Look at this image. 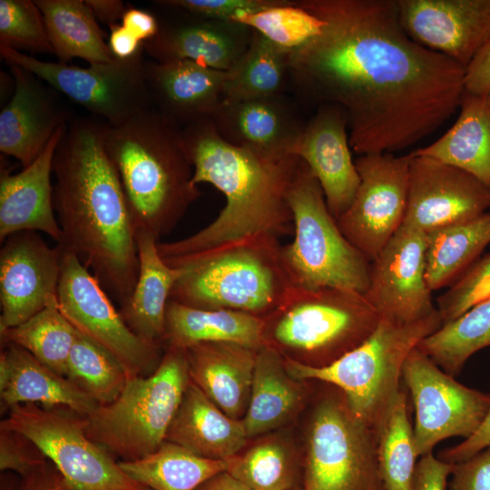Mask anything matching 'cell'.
Here are the masks:
<instances>
[{"label":"cell","mask_w":490,"mask_h":490,"mask_svg":"<svg viewBox=\"0 0 490 490\" xmlns=\"http://www.w3.org/2000/svg\"><path fill=\"white\" fill-rule=\"evenodd\" d=\"M295 3L323 24L289 50V83L301 100L345 112L358 154L411 146L460 107L466 67L412 40L397 0Z\"/></svg>","instance_id":"obj_1"},{"label":"cell","mask_w":490,"mask_h":490,"mask_svg":"<svg viewBox=\"0 0 490 490\" xmlns=\"http://www.w3.org/2000/svg\"><path fill=\"white\" fill-rule=\"evenodd\" d=\"M103 124L72 119L56 147L53 201L62 230L56 245L76 256L122 308L134 289L139 256L134 222L104 147Z\"/></svg>","instance_id":"obj_2"},{"label":"cell","mask_w":490,"mask_h":490,"mask_svg":"<svg viewBox=\"0 0 490 490\" xmlns=\"http://www.w3.org/2000/svg\"><path fill=\"white\" fill-rule=\"evenodd\" d=\"M181 136L193 183L213 185L224 194L226 204L211 223L192 235L158 241V251L169 266L182 268L221 250L293 234L288 193L299 156H270L233 145L219 135L209 118L184 126Z\"/></svg>","instance_id":"obj_3"},{"label":"cell","mask_w":490,"mask_h":490,"mask_svg":"<svg viewBox=\"0 0 490 490\" xmlns=\"http://www.w3.org/2000/svg\"><path fill=\"white\" fill-rule=\"evenodd\" d=\"M103 143L136 230L160 240L201 196L181 128L153 106L119 124H103Z\"/></svg>","instance_id":"obj_4"},{"label":"cell","mask_w":490,"mask_h":490,"mask_svg":"<svg viewBox=\"0 0 490 490\" xmlns=\"http://www.w3.org/2000/svg\"><path fill=\"white\" fill-rule=\"evenodd\" d=\"M380 318L363 293L293 287L282 303L263 318L264 346L286 359L323 368L362 344Z\"/></svg>","instance_id":"obj_5"},{"label":"cell","mask_w":490,"mask_h":490,"mask_svg":"<svg viewBox=\"0 0 490 490\" xmlns=\"http://www.w3.org/2000/svg\"><path fill=\"white\" fill-rule=\"evenodd\" d=\"M442 326L438 311L412 323L380 318L373 333L332 364L311 368L284 358L289 373L299 380L334 386L352 412L377 433L400 392L405 361L426 337Z\"/></svg>","instance_id":"obj_6"},{"label":"cell","mask_w":490,"mask_h":490,"mask_svg":"<svg viewBox=\"0 0 490 490\" xmlns=\"http://www.w3.org/2000/svg\"><path fill=\"white\" fill-rule=\"evenodd\" d=\"M190 381L186 349L168 347L153 372L129 377L113 402L85 416V432L115 459L133 461L156 451Z\"/></svg>","instance_id":"obj_7"},{"label":"cell","mask_w":490,"mask_h":490,"mask_svg":"<svg viewBox=\"0 0 490 490\" xmlns=\"http://www.w3.org/2000/svg\"><path fill=\"white\" fill-rule=\"evenodd\" d=\"M279 240L230 247L183 266L170 300L196 309H229L264 318L293 288Z\"/></svg>","instance_id":"obj_8"},{"label":"cell","mask_w":490,"mask_h":490,"mask_svg":"<svg viewBox=\"0 0 490 490\" xmlns=\"http://www.w3.org/2000/svg\"><path fill=\"white\" fill-rule=\"evenodd\" d=\"M294 238L279 247V256L295 288H338L365 294L369 260L341 232L323 191L300 159L288 193Z\"/></svg>","instance_id":"obj_9"},{"label":"cell","mask_w":490,"mask_h":490,"mask_svg":"<svg viewBox=\"0 0 490 490\" xmlns=\"http://www.w3.org/2000/svg\"><path fill=\"white\" fill-rule=\"evenodd\" d=\"M321 384L305 430L300 490H386L375 431L339 389Z\"/></svg>","instance_id":"obj_10"},{"label":"cell","mask_w":490,"mask_h":490,"mask_svg":"<svg viewBox=\"0 0 490 490\" xmlns=\"http://www.w3.org/2000/svg\"><path fill=\"white\" fill-rule=\"evenodd\" d=\"M8 411L0 427L18 431L34 442L71 490H149L88 437L85 416L67 407L37 404H20Z\"/></svg>","instance_id":"obj_11"},{"label":"cell","mask_w":490,"mask_h":490,"mask_svg":"<svg viewBox=\"0 0 490 490\" xmlns=\"http://www.w3.org/2000/svg\"><path fill=\"white\" fill-rule=\"evenodd\" d=\"M144 48L135 56L88 67L39 60L20 51L0 46L9 65L20 66L98 115L119 124L152 107L145 79Z\"/></svg>","instance_id":"obj_12"},{"label":"cell","mask_w":490,"mask_h":490,"mask_svg":"<svg viewBox=\"0 0 490 490\" xmlns=\"http://www.w3.org/2000/svg\"><path fill=\"white\" fill-rule=\"evenodd\" d=\"M57 303L75 329L116 358L129 377L150 375L158 367L163 347L133 333L99 280L67 252L63 255Z\"/></svg>","instance_id":"obj_13"},{"label":"cell","mask_w":490,"mask_h":490,"mask_svg":"<svg viewBox=\"0 0 490 490\" xmlns=\"http://www.w3.org/2000/svg\"><path fill=\"white\" fill-rule=\"evenodd\" d=\"M402 380L415 408L417 457L433 453L446 438L471 436L490 408V394L459 383L417 348L405 361Z\"/></svg>","instance_id":"obj_14"},{"label":"cell","mask_w":490,"mask_h":490,"mask_svg":"<svg viewBox=\"0 0 490 490\" xmlns=\"http://www.w3.org/2000/svg\"><path fill=\"white\" fill-rule=\"evenodd\" d=\"M411 153L359 155L355 164L359 185L336 220L344 236L371 261L404 221L408 198Z\"/></svg>","instance_id":"obj_15"},{"label":"cell","mask_w":490,"mask_h":490,"mask_svg":"<svg viewBox=\"0 0 490 490\" xmlns=\"http://www.w3.org/2000/svg\"><path fill=\"white\" fill-rule=\"evenodd\" d=\"M426 233L401 225L370 261L364 294L380 318L412 323L437 312L426 279Z\"/></svg>","instance_id":"obj_16"},{"label":"cell","mask_w":490,"mask_h":490,"mask_svg":"<svg viewBox=\"0 0 490 490\" xmlns=\"http://www.w3.org/2000/svg\"><path fill=\"white\" fill-rule=\"evenodd\" d=\"M0 250V332L29 319L57 300L64 252L37 231L9 236Z\"/></svg>","instance_id":"obj_17"},{"label":"cell","mask_w":490,"mask_h":490,"mask_svg":"<svg viewBox=\"0 0 490 490\" xmlns=\"http://www.w3.org/2000/svg\"><path fill=\"white\" fill-rule=\"evenodd\" d=\"M412 155L403 225L426 234L486 212L490 189L471 174L435 159Z\"/></svg>","instance_id":"obj_18"},{"label":"cell","mask_w":490,"mask_h":490,"mask_svg":"<svg viewBox=\"0 0 490 490\" xmlns=\"http://www.w3.org/2000/svg\"><path fill=\"white\" fill-rule=\"evenodd\" d=\"M406 34L466 67L490 39V0H397Z\"/></svg>","instance_id":"obj_19"},{"label":"cell","mask_w":490,"mask_h":490,"mask_svg":"<svg viewBox=\"0 0 490 490\" xmlns=\"http://www.w3.org/2000/svg\"><path fill=\"white\" fill-rule=\"evenodd\" d=\"M9 66L15 90L0 113V151L24 168L72 119L53 87L20 66Z\"/></svg>","instance_id":"obj_20"},{"label":"cell","mask_w":490,"mask_h":490,"mask_svg":"<svg viewBox=\"0 0 490 490\" xmlns=\"http://www.w3.org/2000/svg\"><path fill=\"white\" fill-rule=\"evenodd\" d=\"M347 128L348 118L340 107L319 105L306 122L295 150L318 180L336 220L351 204L360 181Z\"/></svg>","instance_id":"obj_21"},{"label":"cell","mask_w":490,"mask_h":490,"mask_svg":"<svg viewBox=\"0 0 490 490\" xmlns=\"http://www.w3.org/2000/svg\"><path fill=\"white\" fill-rule=\"evenodd\" d=\"M209 119L226 142L270 156L295 155L307 122L285 94L222 99Z\"/></svg>","instance_id":"obj_22"},{"label":"cell","mask_w":490,"mask_h":490,"mask_svg":"<svg viewBox=\"0 0 490 490\" xmlns=\"http://www.w3.org/2000/svg\"><path fill=\"white\" fill-rule=\"evenodd\" d=\"M188 15L160 24L158 34L143 43L144 52L158 63L190 60L228 72L247 50L252 29L235 21Z\"/></svg>","instance_id":"obj_23"},{"label":"cell","mask_w":490,"mask_h":490,"mask_svg":"<svg viewBox=\"0 0 490 490\" xmlns=\"http://www.w3.org/2000/svg\"><path fill=\"white\" fill-rule=\"evenodd\" d=\"M66 125L53 135L41 154L21 172L11 174L1 169L0 241L17 232H43L56 244L62 230L54 215L53 201V161Z\"/></svg>","instance_id":"obj_24"},{"label":"cell","mask_w":490,"mask_h":490,"mask_svg":"<svg viewBox=\"0 0 490 490\" xmlns=\"http://www.w3.org/2000/svg\"><path fill=\"white\" fill-rule=\"evenodd\" d=\"M152 106L177 125L210 118L223 99L227 72L193 61H145Z\"/></svg>","instance_id":"obj_25"},{"label":"cell","mask_w":490,"mask_h":490,"mask_svg":"<svg viewBox=\"0 0 490 490\" xmlns=\"http://www.w3.org/2000/svg\"><path fill=\"white\" fill-rule=\"evenodd\" d=\"M0 397L4 409L20 404L63 407L87 416L99 404L67 377L41 363L24 348L2 344Z\"/></svg>","instance_id":"obj_26"},{"label":"cell","mask_w":490,"mask_h":490,"mask_svg":"<svg viewBox=\"0 0 490 490\" xmlns=\"http://www.w3.org/2000/svg\"><path fill=\"white\" fill-rule=\"evenodd\" d=\"M186 352L191 380L225 414L242 420L258 350L231 342H205Z\"/></svg>","instance_id":"obj_27"},{"label":"cell","mask_w":490,"mask_h":490,"mask_svg":"<svg viewBox=\"0 0 490 490\" xmlns=\"http://www.w3.org/2000/svg\"><path fill=\"white\" fill-rule=\"evenodd\" d=\"M309 381L286 368L284 358L263 346L257 352L250 402L242 418L249 439L271 433L293 420L309 397Z\"/></svg>","instance_id":"obj_28"},{"label":"cell","mask_w":490,"mask_h":490,"mask_svg":"<svg viewBox=\"0 0 490 490\" xmlns=\"http://www.w3.org/2000/svg\"><path fill=\"white\" fill-rule=\"evenodd\" d=\"M165 440L201 457L227 461L250 439L242 420L225 414L190 378Z\"/></svg>","instance_id":"obj_29"},{"label":"cell","mask_w":490,"mask_h":490,"mask_svg":"<svg viewBox=\"0 0 490 490\" xmlns=\"http://www.w3.org/2000/svg\"><path fill=\"white\" fill-rule=\"evenodd\" d=\"M159 240L145 230H136L137 281L131 299L119 311L133 333L164 348L166 308L183 270L169 266L162 260L157 248Z\"/></svg>","instance_id":"obj_30"},{"label":"cell","mask_w":490,"mask_h":490,"mask_svg":"<svg viewBox=\"0 0 490 490\" xmlns=\"http://www.w3.org/2000/svg\"><path fill=\"white\" fill-rule=\"evenodd\" d=\"M459 109L444 135L412 153L465 171L490 189V94L465 90Z\"/></svg>","instance_id":"obj_31"},{"label":"cell","mask_w":490,"mask_h":490,"mask_svg":"<svg viewBox=\"0 0 490 490\" xmlns=\"http://www.w3.org/2000/svg\"><path fill=\"white\" fill-rule=\"evenodd\" d=\"M264 319L229 310L196 309L169 300L164 348L187 349L205 342H231L259 350L264 346Z\"/></svg>","instance_id":"obj_32"},{"label":"cell","mask_w":490,"mask_h":490,"mask_svg":"<svg viewBox=\"0 0 490 490\" xmlns=\"http://www.w3.org/2000/svg\"><path fill=\"white\" fill-rule=\"evenodd\" d=\"M59 63L81 58L90 64L114 60L104 32L83 0H34Z\"/></svg>","instance_id":"obj_33"},{"label":"cell","mask_w":490,"mask_h":490,"mask_svg":"<svg viewBox=\"0 0 490 490\" xmlns=\"http://www.w3.org/2000/svg\"><path fill=\"white\" fill-rule=\"evenodd\" d=\"M302 471V452L287 436L272 432L228 459L226 468L250 490L300 488Z\"/></svg>","instance_id":"obj_34"},{"label":"cell","mask_w":490,"mask_h":490,"mask_svg":"<svg viewBox=\"0 0 490 490\" xmlns=\"http://www.w3.org/2000/svg\"><path fill=\"white\" fill-rule=\"evenodd\" d=\"M426 279L431 291L455 283L490 243V212L426 234Z\"/></svg>","instance_id":"obj_35"},{"label":"cell","mask_w":490,"mask_h":490,"mask_svg":"<svg viewBox=\"0 0 490 490\" xmlns=\"http://www.w3.org/2000/svg\"><path fill=\"white\" fill-rule=\"evenodd\" d=\"M119 465L149 490H196L227 468V461L201 457L166 440L153 453L138 460L119 461Z\"/></svg>","instance_id":"obj_36"},{"label":"cell","mask_w":490,"mask_h":490,"mask_svg":"<svg viewBox=\"0 0 490 490\" xmlns=\"http://www.w3.org/2000/svg\"><path fill=\"white\" fill-rule=\"evenodd\" d=\"M289 52L252 30L247 50L227 72L223 99L245 100L285 94L289 84Z\"/></svg>","instance_id":"obj_37"},{"label":"cell","mask_w":490,"mask_h":490,"mask_svg":"<svg viewBox=\"0 0 490 490\" xmlns=\"http://www.w3.org/2000/svg\"><path fill=\"white\" fill-rule=\"evenodd\" d=\"M487 347H490V298L442 325L416 348L455 377L471 356Z\"/></svg>","instance_id":"obj_38"},{"label":"cell","mask_w":490,"mask_h":490,"mask_svg":"<svg viewBox=\"0 0 490 490\" xmlns=\"http://www.w3.org/2000/svg\"><path fill=\"white\" fill-rule=\"evenodd\" d=\"M78 331L60 311L57 300L22 324L0 332L1 344L12 343L65 377L67 360Z\"/></svg>","instance_id":"obj_39"},{"label":"cell","mask_w":490,"mask_h":490,"mask_svg":"<svg viewBox=\"0 0 490 490\" xmlns=\"http://www.w3.org/2000/svg\"><path fill=\"white\" fill-rule=\"evenodd\" d=\"M376 435L378 465L386 490H411L417 456L404 390L397 394Z\"/></svg>","instance_id":"obj_40"},{"label":"cell","mask_w":490,"mask_h":490,"mask_svg":"<svg viewBox=\"0 0 490 490\" xmlns=\"http://www.w3.org/2000/svg\"><path fill=\"white\" fill-rule=\"evenodd\" d=\"M65 377L99 405L116 399L129 378L116 358L79 331L67 360Z\"/></svg>","instance_id":"obj_41"},{"label":"cell","mask_w":490,"mask_h":490,"mask_svg":"<svg viewBox=\"0 0 490 490\" xmlns=\"http://www.w3.org/2000/svg\"><path fill=\"white\" fill-rule=\"evenodd\" d=\"M235 22L287 50H293L318 34L323 24L320 18L296 5L295 0L245 15Z\"/></svg>","instance_id":"obj_42"},{"label":"cell","mask_w":490,"mask_h":490,"mask_svg":"<svg viewBox=\"0 0 490 490\" xmlns=\"http://www.w3.org/2000/svg\"><path fill=\"white\" fill-rule=\"evenodd\" d=\"M0 46L54 54L43 15L30 0H0Z\"/></svg>","instance_id":"obj_43"},{"label":"cell","mask_w":490,"mask_h":490,"mask_svg":"<svg viewBox=\"0 0 490 490\" xmlns=\"http://www.w3.org/2000/svg\"><path fill=\"white\" fill-rule=\"evenodd\" d=\"M490 298V253L478 259L450 288L436 299L442 325Z\"/></svg>","instance_id":"obj_44"},{"label":"cell","mask_w":490,"mask_h":490,"mask_svg":"<svg viewBox=\"0 0 490 490\" xmlns=\"http://www.w3.org/2000/svg\"><path fill=\"white\" fill-rule=\"evenodd\" d=\"M286 0H162L156 4L196 16L236 21L241 16L284 4Z\"/></svg>","instance_id":"obj_45"},{"label":"cell","mask_w":490,"mask_h":490,"mask_svg":"<svg viewBox=\"0 0 490 490\" xmlns=\"http://www.w3.org/2000/svg\"><path fill=\"white\" fill-rule=\"evenodd\" d=\"M48 461L43 451L24 434L0 427V469L25 475Z\"/></svg>","instance_id":"obj_46"},{"label":"cell","mask_w":490,"mask_h":490,"mask_svg":"<svg viewBox=\"0 0 490 490\" xmlns=\"http://www.w3.org/2000/svg\"><path fill=\"white\" fill-rule=\"evenodd\" d=\"M449 490H490V446L455 464Z\"/></svg>","instance_id":"obj_47"},{"label":"cell","mask_w":490,"mask_h":490,"mask_svg":"<svg viewBox=\"0 0 490 490\" xmlns=\"http://www.w3.org/2000/svg\"><path fill=\"white\" fill-rule=\"evenodd\" d=\"M454 466L433 453L421 456L416 462L411 490H446Z\"/></svg>","instance_id":"obj_48"},{"label":"cell","mask_w":490,"mask_h":490,"mask_svg":"<svg viewBox=\"0 0 490 490\" xmlns=\"http://www.w3.org/2000/svg\"><path fill=\"white\" fill-rule=\"evenodd\" d=\"M18 481L2 484V490H71L51 461H47Z\"/></svg>","instance_id":"obj_49"},{"label":"cell","mask_w":490,"mask_h":490,"mask_svg":"<svg viewBox=\"0 0 490 490\" xmlns=\"http://www.w3.org/2000/svg\"><path fill=\"white\" fill-rule=\"evenodd\" d=\"M490 446V408L477 430L463 442L440 451L437 457L446 463L463 462Z\"/></svg>","instance_id":"obj_50"},{"label":"cell","mask_w":490,"mask_h":490,"mask_svg":"<svg viewBox=\"0 0 490 490\" xmlns=\"http://www.w3.org/2000/svg\"><path fill=\"white\" fill-rule=\"evenodd\" d=\"M465 90L475 94H490V39L466 67Z\"/></svg>","instance_id":"obj_51"},{"label":"cell","mask_w":490,"mask_h":490,"mask_svg":"<svg viewBox=\"0 0 490 490\" xmlns=\"http://www.w3.org/2000/svg\"><path fill=\"white\" fill-rule=\"evenodd\" d=\"M121 24L142 43L153 38L160 29V23L152 14L135 7L126 9Z\"/></svg>","instance_id":"obj_52"},{"label":"cell","mask_w":490,"mask_h":490,"mask_svg":"<svg viewBox=\"0 0 490 490\" xmlns=\"http://www.w3.org/2000/svg\"><path fill=\"white\" fill-rule=\"evenodd\" d=\"M109 28L108 45L114 58L119 60L130 59L143 49V43L121 23L112 24Z\"/></svg>","instance_id":"obj_53"},{"label":"cell","mask_w":490,"mask_h":490,"mask_svg":"<svg viewBox=\"0 0 490 490\" xmlns=\"http://www.w3.org/2000/svg\"><path fill=\"white\" fill-rule=\"evenodd\" d=\"M95 18L108 26L120 24L127 9L120 0H85Z\"/></svg>","instance_id":"obj_54"},{"label":"cell","mask_w":490,"mask_h":490,"mask_svg":"<svg viewBox=\"0 0 490 490\" xmlns=\"http://www.w3.org/2000/svg\"><path fill=\"white\" fill-rule=\"evenodd\" d=\"M196 490H250L228 472H220L201 485Z\"/></svg>","instance_id":"obj_55"},{"label":"cell","mask_w":490,"mask_h":490,"mask_svg":"<svg viewBox=\"0 0 490 490\" xmlns=\"http://www.w3.org/2000/svg\"><path fill=\"white\" fill-rule=\"evenodd\" d=\"M293 490H300V488H296V489H293Z\"/></svg>","instance_id":"obj_56"}]
</instances>
